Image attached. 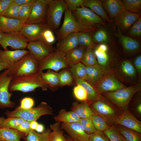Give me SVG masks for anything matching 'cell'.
<instances>
[{
	"label": "cell",
	"instance_id": "6da1fadb",
	"mask_svg": "<svg viewBox=\"0 0 141 141\" xmlns=\"http://www.w3.org/2000/svg\"><path fill=\"white\" fill-rule=\"evenodd\" d=\"M40 88L42 91H46L48 87L42 79L39 72L24 75L13 78L9 87L11 93L19 91L24 93L33 92L37 88Z\"/></svg>",
	"mask_w": 141,
	"mask_h": 141
},
{
	"label": "cell",
	"instance_id": "7a4b0ae2",
	"mask_svg": "<svg viewBox=\"0 0 141 141\" xmlns=\"http://www.w3.org/2000/svg\"><path fill=\"white\" fill-rule=\"evenodd\" d=\"M89 105L94 114L102 118L110 125L114 124L122 112L100 95L97 99Z\"/></svg>",
	"mask_w": 141,
	"mask_h": 141
},
{
	"label": "cell",
	"instance_id": "3957f363",
	"mask_svg": "<svg viewBox=\"0 0 141 141\" xmlns=\"http://www.w3.org/2000/svg\"><path fill=\"white\" fill-rule=\"evenodd\" d=\"M52 108L46 102H41L37 107L24 109L19 106L12 111L7 110L5 114L8 117H19L25 121H36L41 116L46 115H54Z\"/></svg>",
	"mask_w": 141,
	"mask_h": 141
},
{
	"label": "cell",
	"instance_id": "277c9868",
	"mask_svg": "<svg viewBox=\"0 0 141 141\" xmlns=\"http://www.w3.org/2000/svg\"><path fill=\"white\" fill-rule=\"evenodd\" d=\"M140 89V85H137L102 93L109 102L123 111L128 109L129 103L132 97Z\"/></svg>",
	"mask_w": 141,
	"mask_h": 141
},
{
	"label": "cell",
	"instance_id": "5b68a950",
	"mask_svg": "<svg viewBox=\"0 0 141 141\" xmlns=\"http://www.w3.org/2000/svg\"><path fill=\"white\" fill-rule=\"evenodd\" d=\"M67 7L64 0H51L46 11L45 22L49 29L56 32Z\"/></svg>",
	"mask_w": 141,
	"mask_h": 141
},
{
	"label": "cell",
	"instance_id": "8992f818",
	"mask_svg": "<svg viewBox=\"0 0 141 141\" xmlns=\"http://www.w3.org/2000/svg\"><path fill=\"white\" fill-rule=\"evenodd\" d=\"M72 14L77 21L90 32H95L98 30L96 24L105 25L103 20L90 9L83 6L77 8Z\"/></svg>",
	"mask_w": 141,
	"mask_h": 141
},
{
	"label": "cell",
	"instance_id": "52a82bcc",
	"mask_svg": "<svg viewBox=\"0 0 141 141\" xmlns=\"http://www.w3.org/2000/svg\"><path fill=\"white\" fill-rule=\"evenodd\" d=\"M39 61L34 59L29 52L7 69L13 78L38 72Z\"/></svg>",
	"mask_w": 141,
	"mask_h": 141
},
{
	"label": "cell",
	"instance_id": "ba28073f",
	"mask_svg": "<svg viewBox=\"0 0 141 141\" xmlns=\"http://www.w3.org/2000/svg\"><path fill=\"white\" fill-rule=\"evenodd\" d=\"M66 53L56 50L39 61L38 72L48 69L56 72L69 68L65 60Z\"/></svg>",
	"mask_w": 141,
	"mask_h": 141
},
{
	"label": "cell",
	"instance_id": "9c48e42d",
	"mask_svg": "<svg viewBox=\"0 0 141 141\" xmlns=\"http://www.w3.org/2000/svg\"><path fill=\"white\" fill-rule=\"evenodd\" d=\"M64 13L63 24L55 32L56 38L58 41H60L72 33L89 32L77 21L72 13L69 10L67 5Z\"/></svg>",
	"mask_w": 141,
	"mask_h": 141
},
{
	"label": "cell",
	"instance_id": "30bf717a",
	"mask_svg": "<svg viewBox=\"0 0 141 141\" xmlns=\"http://www.w3.org/2000/svg\"><path fill=\"white\" fill-rule=\"evenodd\" d=\"M28 41L20 31L4 33L0 45L4 50L10 46L15 50H24L27 48Z\"/></svg>",
	"mask_w": 141,
	"mask_h": 141
},
{
	"label": "cell",
	"instance_id": "8fae6325",
	"mask_svg": "<svg viewBox=\"0 0 141 141\" xmlns=\"http://www.w3.org/2000/svg\"><path fill=\"white\" fill-rule=\"evenodd\" d=\"M13 78L8 73L7 69L0 73V108H13L14 102L10 100L12 95L9 90V87Z\"/></svg>",
	"mask_w": 141,
	"mask_h": 141
},
{
	"label": "cell",
	"instance_id": "7c38bea8",
	"mask_svg": "<svg viewBox=\"0 0 141 141\" xmlns=\"http://www.w3.org/2000/svg\"><path fill=\"white\" fill-rule=\"evenodd\" d=\"M27 48L32 57L39 61L55 50L52 44L47 43L42 38L29 42Z\"/></svg>",
	"mask_w": 141,
	"mask_h": 141
},
{
	"label": "cell",
	"instance_id": "4fadbf2b",
	"mask_svg": "<svg viewBox=\"0 0 141 141\" xmlns=\"http://www.w3.org/2000/svg\"><path fill=\"white\" fill-rule=\"evenodd\" d=\"M51 0H36L25 24L45 23L46 11Z\"/></svg>",
	"mask_w": 141,
	"mask_h": 141
},
{
	"label": "cell",
	"instance_id": "5bb4252c",
	"mask_svg": "<svg viewBox=\"0 0 141 141\" xmlns=\"http://www.w3.org/2000/svg\"><path fill=\"white\" fill-rule=\"evenodd\" d=\"M61 127L68 136L75 141H89L90 135L85 132L79 122H62Z\"/></svg>",
	"mask_w": 141,
	"mask_h": 141
},
{
	"label": "cell",
	"instance_id": "9a60e30c",
	"mask_svg": "<svg viewBox=\"0 0 141 141\" xmlns=\"http://www.w3.org/2000/svg\"><path fill=\"white\" fill-rule=\"evenodd\" d=\"M47 29L45 22L25 24L20 31L30 42L42 38L43 32Z\"/></svg>",
	"mask_w": 141,
	"mask_h": 141
},
{
	"label": "cell",
	"instance_id": "2e32d148",
	"mask_svg": "<svg viewBox=\"0 0 141 141\" xmlns=\"http://www.w3.org/2000/svg\"><path fill=\"white\" fill-rule=\"evenodd\" d=\"M141 17V14H136L124 10L114 19L121 31L125 32L132 25Z\"/></svg>",
	"mask_w": 141,
	"mask_h": 141
},
{
	"label": "cell",
	"instance_id": "e0dca14e",
	"mask_svg": "<svg viewBox=\"0 0 141 141\" xmlns=\"http://www.w3.org/2000/svg\"><path fill=\"white\" fill-rule=\"evenodd\" d=\"M113 125H118L141 133V122L128 109L122 111Z\"/></svg>",
	"mask_w": 141,
	"mask_h": 141
},
{
	"label": "cell",
	"instance_id": "ac0fdd59",
	"mask_svg": "<svg viewBox=\"0 0 141 141\" xmlns=\"http://www.w3.org/2000/svg\"><path fill=\"white\" fill-rule=\"evenodd\" d=\"M97 93L113 91L125 88L126 86L113 77H108L94 87Z\"/></svg>",
	"mask_w": 141,
	"mask_h": 141
},
{
	"label": "cell",
	"instance_id": "d6986e66",
	"mask_svg": "<svg viewBox=\"0 0 141 141\" xmlns=\"http://www.w3.org/2000/svg\"><path fill=\"white\" fill-rule=\"evenodd\" d=\"M29 52V51L25 50L12 51L0 49V58L8 69Z\"/></svg>",
	"mask_w": 141,
	"mask_h": 141
},
{
	"label": "cell",
	"instance_id": "ffe728a7",
	"mask_svg": "<svg viewBox=\"0 0 141 141\" xmlns=\"http://www.w3.org/2000/svg\"><path fill=\"white\" fill-rule=\"evenodd\" d=\"M24 24L19 19L0 15V31L3 33L20 31Z\"/></svg>",
	"mask_w": 141,
	"mask_h": 141
},
{
	"label": "cell",
	"instance_id": "44dd1931",
	"mask_svg": "<svg viewBox=\"0 0 141 141\" xmlns=\"http://www.w3.org/2000/svg\"><path fill=\"white\" fill-rule=\"evenodd\" d=\"M78 33H71L58 41L56 45V50L66 53L79 46Z\"/></svg>",
	"mask_w": 141,
	"mask_h": 141
},
{
	"label": "cell",
	"instance_id": "7402d4cb",
	"mask_svg": "<svg viewBox=\"0 0 141 141\" xmlns=\"http://www.w3.org/2000/svg\"><path fill=\"white\" fill-rule=\"evenodd\" d=\"M102 2L104 9L109 14L111 22L115 17L125 10L121 0H103Z\"/></svg>",
	"mask_w": 141,
	"mask_h": 141
},
{
	"label": "cell",
	"instance_id": "603a6c76",
	"mask_svg": "<svg viewBox=\"0 0 141 141\" xmlns=\"http://www.w3.org/2000/svg\"><path fill=\"white\" fill-rule=\"evenodd\" d=\"M86 49L79 46L66 53L65 60L69 68L81 62Z\"/></svg>",
	"mask_w": 141,
	"mask_h": 141
},
{
	"label": "cell",
	"instance_id": "cb8c5ba5",
	"mask_svg": "<svg viewBox=\"0 0 141 141\" xmlns=\"http://www.w3.org/2000/svg\"><path fill=\"white\" fill-rule=\"evenodd\" d=\"M43 80L47 84L48 88L53 91L60 87V81L58 73L48 69L46 72H39Z\"/></svg>",
	"mask_w": 141,
	"mask_h": 141
},
{
	"label": "cell",
	"instance_id": "d4e9b609",
	"mask_svg": "<svg viewBox=\"0 0 141 141\" xmlns=\"http://www.w3.org/2000/svg\"><path fill=\"white\" fill-rule=\"evenodd\" d=\"M83 6L90 9L100 17L104 21L111 22L110 19L103 7L102 0H84Z\"/></svg>",
	"mask_w": 141,
	"mask_h": 141
},
{
	"label": "cell",
	"instance_id": "484cf974",
	"mask_svg": "<svg viewBox=\"0 0 141 141\" xmlns=\"http://www.w3.org/2000/svg\"><path fill=\"white\" fill-rule=\"evenodd\" d=\"M27 134L16 129L0 127V141H21Z\"/></svg>",
	"mask_w": 141,
	"mask_h": 141
},
{
	"label": "cell",
	"instance_id": "4316f807",
	"mask_svg": "<svg viewBox=\"0 0 141 141\" xmlns=\"http://www.w3.org/2000/svg\"><path fill=\"white\" fill-rule=\"evenodd\" d=\"M87 81L93 87L100 82L102 78L103 72L101 67L98 64L86 67Z\"/></svg>",
	"mask_w": 141,
	"mask_h": 141
},
{
	"label": "cell",
	"instance_id": "83f0119b",
	"mask_svg": "<svg viewBox=\"0 0 141 141\" xmlns=\"http://www.w3.org/2000/svg\"><path fill=\"white\" fill-rule=\"evenodd\" d=\"M71 110L80 118H90L94 113L90 109L89 104L86 101H82L80 103L78 102L73 103Z\"/></svg>",
	"mask_w": 141,
	"mask_h": 141
},
{
	"label": "cell",
	"instance_id": "f1b7e54d",
	"mask_svg": "<svg viewBox=\"0 0 141 141\" xmlns=\"http://www.w3.org/2000/svg\"><path fill=\"white\" fill-rule=\"evenodd\" d=\"M117 35L123 47L127 51H134L139 48L140 44L138 42L128 36L123 35L119 30H118Z\"/></svg>",
	"mask_w": 141,
	"mask_h": 141
},
{
	"label": "cell",
	"instance_id": "f546056e",
	"mask_svg": "<svg viewBox=\"0 0 141 141\" xmlns=\"http://www.w3.org/2000/svg\"><path fill=\"white\" fill-rule=\"evenodd\" d=\"M76 84L81 85L85 90L87 94L86 101L89 105L96 100L99 94L95 88L86 80L83 79H75Z\"/></svg>",
	"mask_w": 141,
	"mask_h": 141
},
{
	"label": "cell",
	"instance_id": "4dcf8cb0",
	"mask_svg": "<svg viewBox=\"0 0 141 141\" xmlns=\"http://www.w3.org/2000/svg\"><path fill=\"white\" fill-rule=\"evenodd\" d=\"M53 118L56 122L66 123L79 122L80 119L73 111H67L64 108L60 110L58 114Z\"/></svg>",
	"mask_w": 141,
	"mask_h": 141
},
{
	"label": "cell",
	"instance_id": "1f68e13d",
	"mask_svg": "<svg viewBox=\"0 0 141 141\" xmlns=\"http://www.w3.org/2000/svg\"><path fill=\"white\" fill-rule=\"evenodd\" d=\"M114 125L124 137L125 141H141V133L121 125Z\"/></svg>",
	"mask_w": 141,
	"mask_h": 141
},
{
	"label": "cell",
	"instance_id": "d6a6232c",
	"mask_svg": "<svg viewBox=\"0 0 141 141\" xmlns=\"http://www.w3.org/2000/svg\"><path fill=\"white\" fill-rule=\"evenodd\" d=\"M61 124V122H56L50 125V129L52 131L49 134V141H68L63 135Z\"/></svg>",
	"mask_w": 141,
	"mask_h": 141
},
{
	"label": "cell",
	"instance_id": "836d02e7",
	"mask_svg": "<svg viewBox=\"0 0 141 141\" xmlns=\"http://www.w3.org/2000/svg\"><path fill=\"white\" fill-rule=\"evenodd\" d=\"M108 47L104 44H101L96 47L94 53L98 63L102 66L107 65L109 60V56L107 51Z\"/></svg>",
	"mask_w": 141,
	"mask_h": 141
},
{
	"label": "cell",
	"instance_id": "e575fe53",
	"mask_svg": "<svg viewBox=\"0 0 141 141\" xmlns=\"http://www.w3.org/2000/svg\"><path fill=\"white\" fill-rule=\"evenodd\" d=\"M51 132L49 128L40 133L31 130L23 139L25 141H49V135Z\"/></svg>",
	"mask_w": 141,
	"mask_h": 141
},
{
	"label": "cell",
	"instance_id": "d590c367",
	"mask_svg": "<svg viewBox=\"0 0 141 141\" xmlns=\"http://www.w3.org/2000/svg\"><path fill=\"white\" fill-rule=\"evenodd\" d=\"M94 32H89L78 33V39L79 46L86 48L94 49L96 44L93 42L92 36Z\"/></svg>",
	"mask_w": 141,
	"mask_h": 141
},
{
	"label": "cell",
	"instance_id": "8d00e7d4",
	"mask_svg": "<svg viewBox=\"0 0 141 141\" xmlns=\"http://www.w3.org/2000/svg\"><path fill=\"white\" fill-rule=\"evenodd\" d=\"M74 79L87 80L86 66L81 62L72 66L69 68Z\"/></svg>",
	"mask_w": 141,
	"mask_h": 141
},
{
	"label": "cell",
	"instance_id": "74e56055",
	"mask_svg": "<svg viewBox=\"0 0 141 141\" xmlns=\"http://www.w3.org/2000/svg\"><path fill=\"white\" fill-rule=\"evenodd\" d=\"M58 73L60 81V87L67 85H72L75 83L69 68L63 69Z\"/></svg>",
	"mask_w": 141,
	"mask_h": 141
},
{
	"label": "cell",
	"instance_id": "f35d334b",
	"mask_svg": "<svg viewBox=\"0 0 141 141\" xmlns=\"http://www.w3.org/2000/svg\"><path fill=\"white\" fill-rule=\"evenodd\" d=\"M125 10L136 14H141V0H121Z\"/></svg>",
	"mask_w": 141,
	"mask_h": 141
},
{
	"label": "cell",
	"instance_id": "ab89813d",
	"mask_svg": "<svg viewBox=\"0 0 141 141\" xmlns=\"http://www.w3.org/2000/svg\"><path fill=\"white\" fill-rule=\"evenodd\" d=\"M103 132L110 141H125L124 137L114 125L110 126Z\"/></svg>",
	"mask_w": 141,
	"mask_h": 141
},
{
	"label": "cell",
	"instance_id": "60d3db41",
	"mask_svg": "<svg viewBox=\"0 0 141 141\" xmlns=\"http://www.w3.org/2000/svg\"><path fill=\"white\" fill-rule=\"evenodd\" d=\"M36 0L29 3L20 5L19 11V19L25 24L28 18Z\"/></svg>",
	"mask_w": 141,
	"mask_h": 141
},
{
	"label": "cell",
	"instance_id": "b9f144b4",
	"mask_svg": "<svg viewBox=\"0 0 141 141\" xmlns=\"http://www.w3.org/2000/svg\"><path fill=\"white\" fill-rule=\"evenodd\" d=\"M90 119L97 130L103 132L111 126L102 118L95 114Z\"/></svg>",
	"mask_w": 141,
	"mask_h": 141
},
{
	"label": "cell",
	"instance_id": "7bdbcfd3",
	"mask_svg": "<svg viewBox=\"0 0 141 141\" xmlns=\"http://www.w3.org/2000/svg\"><path fill=\"white\" fill-rule=\"evenodd\" d=\"M81 62L86 67L92 66L98 64L93 49L91 48L86 49Z\"/></svg>",
	"mask_w": 141,
	"mask_h": 141
},
{
	"label": "cell",
	"instance_id": "ee69618b",
	"mask_svg": "<svg viewBox=\"0 0 141 141\" xmlns=\"http://www.w3.org/2000/svg\"><path fill=\"white\" fill-rule=\"evenodd\" d=\"M25 121L20 117H8L4 119L0 127L16 129L19 125Z\"/></svg>",
	"mask_w": 141,
	"mask_h": 141
},
{
	"label": "cell",
	"instance_id": "f6af8a7d",
	"mask_svg": "<svg viewBox=\"0 0 141 141\" xmlns=\"http://www.w3.org/2000/svg\"><path fill=\"white\" fill-rule=\"evenodd\" d=\"M20 5L13 1L1 15L19 19V11Z\"/></svg>",
	"mask_w": 141,
	"mask_h": 141
},
{
	"label": "cell",
	"instance_id": "bcb514c9",
	"mask_svg": "<svg viewBox=\"0 0 141 141\" xmlns=\"http://www.w3.org/2000/svg\"><path fill=\"white\" fill-rule=\"evenodd\" d=\"M92 38L94 43L104 44L109 42V39L107 32L103 29H98L93 33Z\"/></svg>",
	"mask_w": 141,
	"mask_h": 141
},
{
	"label": "cell",
	"instance_id": "7dc6e473",
	"mask_svg": "<svg viewBox=\"0 0 141 141\" xmlns=\"http://www.w3.org/2000/svg\"><path fill=\"white\" fill-rule=\"evenodd\" d=\"M79 122L85 132L88 134L90 135L97 131L90 118H80Z\"/></svg>",
	"mask_w": 141,
	"mask_h": 141
},
{
	"label": "cell",
	"instance_id": "c3c4849f",
	"mask_svg": "<svg viewBox=\"0 0 141 141\" xmlns=\"http://www.w3.org/2000/svg\"><path fill=\"white\" fill-rule=\"evenodd\" d=\"M121 69L124 73L129 77H133L135 75V68L132 63L129 61L125 60L122 62Z\"/></svg>",
	"mask_w": 141,
	"mask_h": 141
},
{
	"label": "cell",
	"instance_id": "681fc988",
	"mask_svg": "<svg viewBox=\"0 0 141 141\" xmlns=\"http://www.w3.org/2000/svg\"><path fill=\"white\" fill-rule=\"evenodd\" d=\"M128 35L129 36L137 37L141 36V17L134 22L130 27L128 31Z\"/></svg>",
	"mask_w": 141,
	"mask_h": 141
},
{
	"label": "cell",
	"instance_id": "f907efd6",
	"mask_svg": "<svg viewBox=\"0 0 141 141\" xmlns=\"http://www.w3.org/2000/svg\"><path fill=\"white\" fill-rule=\"evenodd\" d=\"M73 89V92L75 97L79 101H86L87 94L84 89L80 85L76 84Z\"/></svg>",
	"mask_w": 141,
	"mask_h": 141
},
{
	"label": "cell",
	"instance_id": "816d5d0a",
	"mask_svg": "<svg viewBox=\"0 0 141 141\" xmlns=\"http://www.w3.org/2000/svg\"><path fill=\"white\" fill-rule=\"evenodd\" d=\"M69 10L72 13L78 8L83 6L84 0H65Z\"/></svg>",
	"mask_w": 141,
	"mask_h": 141
},
{
	"label": "cell",
	"instance_id": "f5cc1de1",
	"mask_svg": "<svg viewBox=\"0 0 141 141\" xmlns=\"http://www.w3.org/2000/svg\"><path fill=\"white\" fill-rule=\"evenodd\" d=\"M89 141H110L103 132L97 130L90 135Z\"/></svg>",
	"mask_w": 141,
	"mask_h": 141
},
{
	"label": "cell",
	"instance_id": "db71d44e",
	"mask_svg": "<svg viewBox=\"0 0 141 141\" xmlns=\"http://www.w3.org/2000/svg\"><path fill=\"white\" fill-rule=\"evenodd\" d=\"M34 104V101L32 98L26 97L21 99L20 105L19 106L22 109H27L33 108Z\"/></svg>",
	"mask_w": 141,
	"mask_h": 141
},
{
	"label": "cell",
	"instance_id": "11a10c76",
	"mask_svg": "<svg viewBox=\"0 0 141 141\" xmlns=\"http://www.w3.org/2000/svg\"><path fill=\"white\" fill-rule=\"evenodd\" d=\"M42 38L47 43L51 44L55 41V38L53 32L49 29L45 30L43 32Z\"/></svg>",
	"mask_w": 141,
	"mask_h": 141
},
{
	"label": "cell",
	"instance_id": "9f6ffc18",
	"mask_svg": "<svg viewBox=\"0 0 141 141\" xmlns=\"http://www.w3.org/2000/svg\"><path fill=\"white\" fill-rule=\"evenodd\" d=\"M30 122L25 121L19 125L16 130L20 132L27 133L31 130L30 127Z\"/></svg>",
	"mask_w": 141,
	"mask_h": 141
},
{
	"label": "cell",
	"instance_id": "6f0895ef",
	"mask_svg": "<svg viewBox=\"0 0 141 141\" xmlns=\"http://www.w3.org/2000/svg\"><path fill=\"white\" fill-rule=\"evenodd\" d=\"M13 0H0V15L5 11Z\"/></svg>",
	"mask_w": 141,
	"mask_h": 141
},
{
	"label": "cell",
	"instance_id": "680465c9",
	"mask_svg": "<svg viewBox=\"0 0 141 141\" xmlns=\"http://www.w3.org/2000/svg\"><path fill=\"white\" fill-rule=\"evenodd\" d=\"M134 64L139 74L141 72V56L137 57L134 61Z\"/></svg>",
	"mask_w": 141,
	"mask_h": 141
},
{
	"label": "cell",
	"instance_id": "91938a15",
	"mask_svg": "<svg viewBox=\"0 0 141 141\" xmlns=\"http://www.w3.org/2000/svg\"><path fill=\"white\" fill-rule=\"evenodd\" d=\"M33 1L34 0H13V1L20 6L29 3Z\"/></svg>",
	"mask_w": 141,
	"mask_h": 141
},
{
	"label": "cell",
	"instance_id": "94428289",
	"mask_svg": "<svg viewBox=\"0 0 141 141\" xmlns=\"http://www.w3.org/2000/svg\"><path fill=\"white\" fill-rule=\"evenodd\" d=\"M38 124L36 121H34L30 122V127L31 130H35Z\"/></svg>",
	"mask_w": 141,
	"mask_h": 141
},
{
	"label": "cell",
	"instance_id": "6125c7cd",
	"mask_svg": "<svg viewBox=\"0 0 141 141\" xmlns=\"http://www.w3.org/2000/svg\"><path fill=\"white\" fill-rule=\"evenodd\" d=\"M35 130L38 132L41 133L44 130V127L43 125L38 124Z\"/></svg>",
	"mask_w": 141,
	"mask_h": 141
},
{
	"label": "cell",
	"instance_id": "be15d7a7",
	"mask_svg": "<svg viewBox=\"0 0 141 141\" xmlns=\"http://www.w3.org/2000/svg\"><path fill=\"white\" fill-rule=\"evenodd\" d=\"M6 69H7L6 66L0 58V71Z\"/></svg>",
	"mask_w": 141,
	"mask_h": 141
},
{
	"label": "cell",
	"instance_id": "e7e4bbea",
	"mask_svg": "<svg viewBox=\"0 0 141 141\" xmlns=\"http://www.w3.org/2000/svg\"><path fill=\"white\" fill-rule=\"evenodd\" d=\"M4 34V33H3L0 31V42L3 38Z\"/></svg>",
	"mask_w": 141,
	"mask_h": 141
},
{
	"label": "cell",
	"instance_id": "03108f58",
	"mask_svg": "<svg viewBox=\"0 0 141 141\" xmlns=\"http://www.w3.org/2000/svg\"><path fill=\"white\" fill-rule=\"evenodd\" d=\"M4 119L3 118L0 117V127Z\"/></svg>",
	"mask_w": 141,
	"mask_h": 141
},
{
	"label": "cell",
	"instance_id": "003e7915",
	"mask_svg": "<svg viewBox=\"0 0 141 141\" xmlns=\"http://www.w3.org/2000/svg\"><path fill=\"white\" fill-rule=\"evenodd\" d=\"M67 138L68 139V141H75L74 140H73L71 138L68 136L67 137Z\"/></svg>",
	"mask_w": 141,
	"mask_h": 141
}]
</instances>
